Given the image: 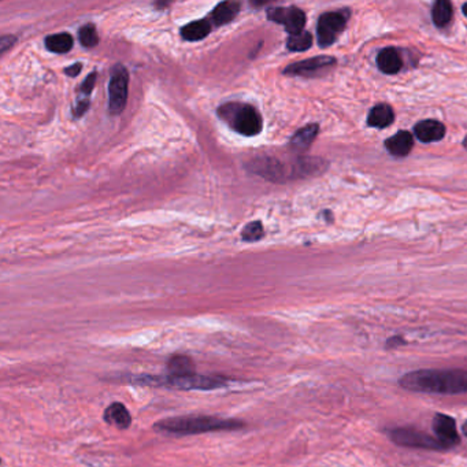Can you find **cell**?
Instances as JSON below:
<instances>
[{
    "mask_svg": "<svg viewBox=\"0 0 467 467\" xmlns=\"http://www.w3.org/2000/svg\"><path fill=\"white\" fill-rule=\"evenodd\" d=\"M16 42V37H11V36H3L1 37V40H0V45H1V52H4L11 43H14Z\"/></svg>",
    "mask_w": 467,
    "mask_h": 467,
    "instance_id": "obj_29",
    "label": "cell"
},
{
    "mask_svg": "<svg viewBox=\"0 0 467 467\" xmlns=\"http://www.w3.org/2000/svg\"><path fill=\"white\" fill-rule=\"evenodd\" d=\"M240 11V4L236 1L220 3L211 13V20L215 25H225L233 21Z\"/></svg>",
    "mask_w": 467,
    "mask_h": 467,
    "instance_id": "obj_19",
    "label": "cell"
},
{
    "mask_svg": "<svg viewBox=\"0 0 467 467\" xmlns=\"http://www.w3.org/2000/svg\"><path fill=\"white\" fill-rule=\"evenodd\" d=\"M211 32V23L208 20L192 21L181 29V36L188 42H199Z\"/></svg>",
    "mask_w": 467,
    "mask_h": 467,
    "instance_id": "obj_20",
    "label": "cell"
},
{
    "mask_svg": "<svg viewBox=\"0 0 467 467\" xmlns=\"http://www.w3.org/2000/svg\"><path fill=\"white\" fill-rule=\"evenodd\" d=\"M195 362L191 356L173 355L167 362V376L184 377L196 373Z\"/></svg>",
    "mask_w": 467,
    "mask_h": 467,
    "instance_id": "obj_17",
    "label": "cell"
},
{
    "mask_svg": "<svg viewBox=\"0 0 467 467\" xmlns=\"http://www.w3.org/2000/svg\"><path fill=\"white\" fill-rule=\"evenodd\" d=\"M391 439L394 443L408 448H420V449H432V451H443L447 449L436 436H430L422 430L414 427H398L391 430Z\"/></svg>",
    "mask_w": 467,
    "mask_h": 467,
    "instance_id": "obj_7",
    "label": "cell"
},
{
    "mask_svg": "<svg viewBox=\"0 0 467 467\" xmlns=\"http://www.w3.org/2000/svg\"><path fill=\"white\" fill-rule=\"evenodd\" d=\"M247 167L249 172L271 182H284L288 178L309 177L321 173L325 169L321 159H299L295 165L288 167L283 162L270 156L256 158L251 160Z\"/></svg>",
    "mask_w": 467,
    "mask_h": 467,
    "instance_id": "obj_2",
    "label": "cell"
},
{
    "mask_svg": "<svg viewBox=\"0 0 467 467\" xmlns=\"http://www.w3.org/2000/svg\"><path fill=\"white\" fill-rule=\"evenodd\" d=\"M81 69H83L81 64H74V65L67 67L65 73H66L67 76H70V77H77L81 73Z\"/></svg>",
    "mask_w": 467,
    "mask_h": 467,
    "instance_id": "obj_28",
    "label": "cell"
},
{
    "mask_svg": "<svg viewBox=\"0 0 467 467\" xmlns=\"http://www.w3.org/2000/svg\"><path fill=\"white\" fill-rule=\"evenodd\" d=\"M141 385L166 386L181 391H213L223 388L229 384V379L221 376H204V374H189L184 377L175 376H140L134 379Z\"/></svg>",
    "mask_w": 467,
    "mask_h": 467,
    "instance_id": "obj_4",
    "label": "cell"
},
{
    "mask_svg": "<svg viewBox=\"0 0 467 467\" xmlns=\"http://www.w3.org/2000/svg\"><path fill=\"white\" fill-rule=\"evenodd\" d=\"M334 64H336V59L332 57H317V58H310L306 61L292 64L284 70V73L290 74V76L312 77V76H317V74L333 67Z\"/></svg>",
    "mask_w": 467,
    "mask_h": 467,
    "instance_id": "obj_11",
    "label": "cell"
},
{
    "mask_svg": "<svg viewBox=\"0 0 467 467\" xmlns=\"http://www.w3.org/2000/svg\"><path fill=\"white\" fill-rule=\"evenodd\" d=\"M95 83H96V73H90L88 77L84 80V83L81 84L80 93H84L88 97L89 93L92 92V89L95 87Z\"/></svg>",
    "mask_w": 467,
    "mask_h": 467,
    "instance_id": "obj_26",
    "label": "cell"
},
{
    "mask_svg": "<svg viewBox=\"0 0 467 467\" xmlns=\"http://www.w3.org/2000/svg\"><path fill=\"white\" fill-rule=\"evenodd\" d=\"M432 20L437 28H443L452 20V6L447 0H439L432 8Z\"/></svg>",
    "mask_w": 467,
    "mask_h": 467,
    "instance_id": "obj_22",
    "label": "cell"
},
{
    "mask_svg": "<svg viewBox=\"0 0 467 467\" xmlns=\"http://www.w3.org/2000/svg\"><path fill=\"white\" fill-rule=\"evenodd\" d=\"M463 146H465V148L467 150V136L465 137V140H463Z\"/></svg>",
    "mask_w": 467,
    "mask_h": 467,
    "instance_id": "obj_32",
    "label": "cell"
},
{
    "mask_svg": "<svg viewBox=\"0 0 467 467\" xmlns=\"http://www.w3.org/2000/svg\"><path fill=\"white\" fill-rule=\"evenodd\" d=\"M395 119V112L389 105L379 103L374 106L367 117V124L372 128H386L389 126Z\"/></svg>",
    "mask_w": 467,
    "mask_h": 467,
    "instance_id": "obj_18",
    "label": "cell"
},
{
    "mask_svg": "<svg viewBox=\"0 0 467 467\" xmlns=\"http://www.w3.org/2000/svg\"><path fill=\"white\" fill-rule=\"evenodd\" d=\"M462 432H463V435H465V436H467V421L465 422V425L462 426Z\"/></svg>",
    "mask_w": 467,
    "mask_h": 467,
    "instance_id": "obj_30",
    "label": "cell"
},
{
    "mask_svg": "<svg viewBox=\"0 0 467 467\" xmlns=\"http://www.w3.org/2000/svg\"><path fill=\"white\" fill-rule=\"evenodd\" d=\"M312 45V33L309 32H302L299 35H292L287 40V47L290 51L302 52L309 49Z\"/></svg>",
    "mask_w": 467,
    "mask_h": 467,
    "instance_id": "obj_23",
    "label": "cell"
},
{
    "mask_svg": "<svg viewBox=\"0 0 467 467\" xmlns=\"http://www.w3.org/2000/svg\"><path fill=\"white\" fill-rule=\"evenodd\" d=\"M318 131H319V126L317 124H310V125L302 128L300 131H297L296 134H293V137L290 138V148L296 153L307 151L310 148L312 141L315 140Z\"/></svg>",
    "mask_w": 467,
    "mask_h": 467,
    "instance_id": "obj_16",
    "label": "cell"
},
{
    "mask_svg": "<svg viewBox=\"0 0 467 467\" xmlns=\"http://www.w3.org/2000/svg\"><path fill=\"white\" fill-rule=\"evenodd\" d=\"M103 418L109 425H114L118 429H128L132 423V415L129 410L119 401H114L105 410Z\"/></svg>",
    "mask_w": 467,
    "mask_h": 467,
    "instance_id": "obj_13",
    "label": "cell"
},
{
    "mask_svg": "<svg viewBox=\"0 0 467 467\" xmlns=\"http://www.w3.org/2000/svg\"><path fill=\"white\" fill-rule=\"evenodd\" d=\"M218 115L237 134L247 137L261 134L264 121L261 114L245 103H226L218 109Z\"/></svg>",
    "mask_w": 467,
    "mask_h": 467,
    "instance_id": "obj_5",
    "label": "cell"
},
{
    "mask_svg": "<svg viewBox=\"0 0 467 467\" xmlns=\"http://www.w3.org/2000/svg\"><path fill=\"white\" fill-rule=\"evenodd\" d=\"M350 10L329 11L319 17L317 25L318 45L321 47H329L333 45L336 39L341 35L347 23L350 20Z\"/></svg>",
    "mask_w": 467,
    "mask_h": 467,
    "instance_id": "obj_6",
    "label": "cell"
},
{
    "mask_svg": "<svg viewBox=\"0 0 467 467\" xmlns=\"http://www.w3.org/2000/svg\"><path fill=\"white\" fill-rule=\"evenodd\" d=\"M413 147H414L413 136L407 131H401L385 141V148L389 151V154L398 158L408 155Z\"/></svg>",
    "mask_w": 467,
    "mask_h": 467,
    "instance_id": "obj_14",
    "label": "cell"
},
{
    "mask_svg": "<svg viewBox=\"0 0 467 467\" xmlns=\"http://www.w3.org/2000/svg\"><path fill=\"white\" fill-rule=\"evenodd\" d=\"M399 384L411 392L459 395L467 392V370L422 369L404 374Z\"/></svg>",
    "mask_w": 467,
    "mask_h": 467,
    "instance_id": "obj_1",
    "label": "cell"
},
{
    "mask_svg": "<svg viewBox=\"0 0 467 467\" xmlns=\"http://www.w3.org/2000/svg\"><path fill=\"white\" fill-rule=\"evenodd\" d=\"M432 426H433L436 439L444 445L447 449L461 443V436L456 429V422L449 415L436 414Z\"/></svg>",
    "mask_w": 467,
    "mask_h": 467,
    "instance_id": "obj_10",
    "label": "cell"
},
{
    "mask_svg": "<svg viewBox=\"0 0 467 467\" xmlns=\"http://www.w3.org/2000/svg\"><path fill=\"white\" fill-rule=\"evenodd\" d=\"M414 134L422 143L439 141L445 136V126L435 119H425L414 126Z\"/></svg>",
    "mask_w": 467,
    "mask_h": 467,
    "instance_id": "obj_12",
    "label": "cell"
},
{
    "mask_svg": "<svg viewBox=\"0 0 467 467\" xmlns=\"http://www.w3.org/2000/svg\"><path fill=\"white\" fill-rule=\"evenodd\" d=\"M244 423L237 420H226L214 415H182L173 417L156 423V430L173 436H192L220 430H237Z\"/></svg>",
    "mask_w": 467,
    "mask_h": 467,
    "instance_id": "obj_3",
    "label": "cell"
},
{
    "mask_svg": "<svg viewBox=\"0 0 467 467\" xmlns=\"http://www.w3.org/2000/svg\"><path fill=\"white\" fill-rule=\"evenodd\" d=\"M267 18L273 23L283 25L287 32L292 35H299L303 32L306 25V14L297 7H274L267 10Z\"/></svg>",
    "mask_w": 467,
    "mask_h": 467,
    "instance_id": "obj_9",
    "label": "cell"
},
{
    "mask_svg": "<svg viewBox=\"0 0 467 467\" xmlns=\"http://www.w3.org/2000/svg\"><path fill=\"white\" fill-rule=\"evenodd\" d=\"M462 10H463V14H465V16L467 17V3L465 4V6H463V7H462Z\"/></svg>",
    "mask_w": 467,
    "mask_h": 467,
    "instance_id": "obj_31",
    "label": "cell"
},
{
    "mask_svg": "<svg viewBox=\"0 0 467 467\" xmlns=\"http://www.w3.org/2000/svg\"><path fill=\"white\" fill-rule=\"evenodd\" d=\"M377 66L385 74H396L403 67L401 54L394 47L381 49L377 55Z\"/></svg>",
    "mask_w": 467,
    "mask_h": 467,
    "instance_id": "obj_15",
    "label": "cell"
},
{
    "mask_svg": "<svg viewBox=\"0 0 467 467\" xmlns=\"http://www.w3.org/2000/svg\"><path fill=\"white\" fill-rule=\"evenodd\" d=\"M264 236V226L259 221L248 223L242 232V239L244 242H258Z\"/></svg>",
    "mask_w": 467,
    "mask_h": 467,
    "instance_id": "obj_25",
    "label": "cell"
},
{
    "mask_svg": "<svg viewBox=\"0 0 467 467\" xmlns=\"http://www.w3.org/2000/svg\"><path fill=\"white\" fill-rule=\"evenodd\" d=\"M401 344H406L404 338H403L401 336H395V337H391V338L386 341V348H388V350H392V348L401 347Z\"/></svg>",
    "mask_w": 467,
    "mask_h": 467,
    "instance_id": "obj_27",
    "label": "cell"
},
{
    "mask_svg": "<svg viewBox=\"0 0 467 467\" xmlns=\"http://www.w3.org/2000/svg\"><path fill=\"white\" fill-rule=\"evenodd\" d=\"M128 70L122 65H117L112 69V78L109 83V112L112 115H118L124 112L128 100Z\"/></svg>",
    "mask_w": 467,
    "mask_h": 467,
    "instance_id": "obj_8",
    "label": "cell"
},
{
    "mask_svg": "<svg viewBox=\"0 0 467 467\" xmlns=\"http://www.w3.org/2000/svg\"><path fill=\"white\" fill-rule=\"evenodd\" d=\"M78 39H80V43L81 45H84V47H88V48H92V47L97 45L99 36H97V32H96L95 25L87 23V25L81 26V29L78 32Z\"/></svg>",
    "mask_w": 467,
    "mask_h": 467,
    "instance_id": "obj_24",
    "label": "cell"
},
{
    "mask_svg": "<svg viewBox=\"0 0 467 467\" xmlns=\"http://www.w3.org/2000/svg\"><path fill=\"white\" fill-rule=\"evenodd\" d=\"M73 37L69 33H58L51 35L45 39V47L48 51L55 54H66L73 47Z\"/></svg>",
    "mask_w": 467,
    "mask_h": 467,
    "instance_id": "obj_21",
    "label": "cell"
}]
</instances>
